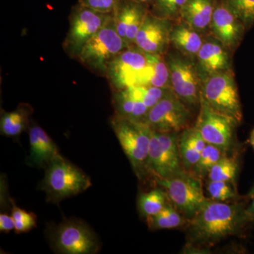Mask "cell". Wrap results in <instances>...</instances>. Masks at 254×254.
Instances as JSON below:
<instances>
[{"mask_svg": "<svg viewBox=\"0 0 254 254\" xmlns=\"http://www.w3.org/2000/svg\"><path fill=\"white\" fill-rule=\"evenodd\" d=\"M121 0H78L79 4L100 12L111 14Z\"/></svg>", "mask_w": 254, "mask_h": 254, "instance_id": "cell-33", "label": "cell"}, {"mask_svg": "<svg viewBox=\"0 0 254 254\" xmlns=\"http://www.w3.org/2000/svg\"><path fill=\"white\" fill-rule=\"evenodd\" d=\"M30 154L26 163L28 166L46 168L60 156L58 146L46 131L38 125L30 127Z\"/></svg>", "mask_w": 254, "mask_h": 254, "instance_id": "cell-17", "label": "cell"}, {"mask_svg": "<svg viewBox=\"0 0 254 254\" xmlns=\"http://www.w3.org/2000/svg\"><path fill=\"white\" fill-rule=\"evenodd\" d=\"M172 27L168 19L148 11L135 39V46L148 54L162 55L168 48Z\"/></svg>", "mask_w": 254, "mask_h": 254, "instance_id": "cell-14", "label": "cell"}, {"mask_svg": "<svg viewBox=\"0 0 254 254\" xmlns=\"http://www.w3.org/2000/svg\"><path fill=\"white\" fill-rule=\"evenodd\" d=\"M113 18V13L100 12L78 3L71 9L69 28L63 48L71 58H77L87 42Z\"/></svg>", "mask_w": 254, "mask_h": 254, "instance_id": "cell-8", "label": "cell"}, {"mask_svg": "<svg viewBox=\"0 0 254 254\" xmlns=\"http://www.w3.org/2000/svg\"><path fill=\"white\" fill-rule=\"evenodd\" d=\"M201 96L213 109L231 117L239 124L242 122V105L231 70L206 76Z\"/></svg>", "mask_w": 254, "mask_h": 254, "instance_id": "cell-9", "label": "cell"}, {"mask_svg": "<svg viewBox=\"0 0 254 254\" xmlns=\"http://www.w3.org/2000/svg\"><path fill=\"white\" fill-rule=\"evenodd\" d=\"M227 155L218 147L206 143L197 163L190 173L200 179L208 176L209 172L223 155Z\"/></svg>", "mask_w": 254, "mask_h": 254, "instance_id": "cell-28", "label": "cell"}, {"mask_svg": "<svg viewBox=\"0 0 254 254\" xmlns=\"http://www.w3.org/2000/svg\"><path fill=\"white\" fill-rule=\"evenodd\" d=\"M195 128L207 143L215 145L227 154L233 146L235 128L240 124L231 117L213 109L201 95Z\"/></svg>", "mask_w": 254, "mask_h": 254, "instance_id": "cell-10", "label": "cell"}, {"mask_svg": "<svg viewBox=\"0 0 254 254\" xmlns=\"http://www.w3.org/2000/svg\"><path fill=\"white\" fill-rule=\"evenodd\" d=\"M178 143L182 165L185 170L190 172L199 159L207 143L198 130L193 127L182 131L179 136Z\"/></svg>", "mask_w": 254, "mask_h": 254, "instance_id": "cell-21", "label": "cell"}, {"mask_svg": "<svg viewBox=\"0 0 254 254\" xmlns=\"http://www.w3.org/2000/svg\"><path fill=\"white\" fill-rule=\"evenodd\" d=\"M177 133H164L151 129L146 173L156 180L170 178L185 171L182 165Z\"/></svg>", "mask_w": 254, "mask_h": 254, "instance_id": "cell-7", "label": "cell"}, {"mask_svg": "<svg viewBox=\"0 0 254 254\" xmlns=\"http://www.w3.org/2000/svg\"><path fill=\"white\" fill-rule=\"evenodd\" d=\"M170 41L182 53L190 57L196 56L203 44L199 32L187 23L172 28Z\"/></svg>", "mask_w": 254, "mask_h": 254, "instance_id": "cell-24", "label": "cell"}, {"mask_svg": "<svg viewBox=\"0 0 254 254\" xmlns=\"http://www.w3.org/2000/svg\"><path fill=\"white\" fill-rule=\"evenodd\" d=\"M248 198L250 200V203L247 205V213L252 223L254 222V185L249 193Z\"/></svg>", "mask_w": 254, "mask_h": 254, "instance_id": "cell-35", "label": "cell"}, {"mask_svg": "<svg viewBox=\"0 0 254 254\" xmlns=\"http://www.w3.org/2000/svg\"><path fill=\"white\" fill-rule=\"evenodd\" d=\"M245 25L226 3H215L210 27L225 48L232 49L240 43Z\"/></svg>", "mask_w": 254, "mask_h": 254, "instance_id": "cell-16", "label": "cell"}, {"mask_svg": "<svg viewBox=\"0 0 254 254\" xmlns=\"http://www.w3.org/2000/svg\"><path fill=\"white\" fill-rule=\"evenodd\" d=\"M48 239L53 250L63 254H94L100 250V241L86 222L67 219L49 229Z\"/></svg>", "mask_w": 254, "mask_h": 254, "instance_id": "cell-5", "label": "cell"}, {"mask_svg": "<svg viewBox=\"0 0 254 254\" xmlns=\"http://www.w3.org/2000/svg\"><path fill=\"white\" fill-rule=\"evenodd\" d=\"M247 204L209 199L187 222L188 242L193 248H208L227 237L240 233L252 223Z\"/></svg>", "mask_w": 254, "mask_h": 254, "instance_id": "cell-1", "label": "cell"}, {"mask_svg": "<svg viewBox=\"0 0 254 254\" xmlns=\"http://www.w3.org/2000/svg\"><path fill=\"white\" fill-rule=\"evenodd\" d=\"M147 65L142 78L141 86L171 88L168 64L162 55L146 53Z\"/></svg>", "mask_w": 254, "mask_h": 254, "instance_id": "cell-23", "label": "cell"}, {"mask_svg": "<svg viewBox=\"0 0 254 254\" xmlns=\"http://www.w3.org/2000/svg\"><path fill=\"white\" fill-rule=\"evenodd\" d=\"M206 190L210 200L229 202L238 196L235 183L231 182L208 180Z\"/></svg>", "mask_w": 254, "mask_h": 254, "instance_id": "cell-29", "label": "cell"}, {"mask_svg": "<svg viewBox=\"0 0 254 254\" xmlns=\"http://www.w3.org/2000/svg\"><path fill=\"white\" fill-rule=\"evenodd\" d=\"M131 1H136V2L138 3H141V4L148 5L152 4L153 0H131Z\"/></svg>", "mask_w": 254, "mask_h": 254, "instance_id": "cell-36", "label": "cell"}, {"mask_svg": "<svg viewBox=\"0 0 254 254\" xmlns=\"http://www.w3.org/2000/svg\"><path fill=\"white\" fill-rule=\"evenodd\" d=\"M11 201V215L14 220L15 232L16 234L25 233L31 231L37 227V217L35 214L29 213L23 209L18 208Z\"/></svg>", "mask_w": 254, "mask_h": 254, "instance_id": "cell-30", "label": "cell"}, {"mask_svg": "<svg viewBox=\"0 0 254 254\" xmlns=\"http://www.w3.org/2000/svg\"><path fill=\"white\" fill-rule=\"evenodd\" d=\"M190 108L170 89L148 112L145 124L153 131L179 133L190 127Z\"/></svg>", "mask_w": 254, "mask_h": 254, "instance_id": "cell-11", "label": "cell"}, {"mask_svg": "<svg viewBox=\"0 0 254 254\" xmlns=\"http://www.w3.org/2000/svg\"><path fill=\"white\" fill-rule=\"evenodd\" d=\"M215 6L214 0H187L180 16L197 31H204L210 26Z\"/></svg>", "mask_w": 254, "mask_h": 254, "instance_id": "cell-19", "label": "cell"}, {"mask_svg": "<svg viewBox=\"0 0 254 254\" xmlns=\"http://www.w3.org/2000/svg\"><path fill=\"white\" fill-rule=\"evenodd\" d=\"M40 187L47 200L58 203L64 199L83 193L92 185L91 179L81 169L61 155L46 167Z\"/></svg>", "mask_w": 254, "mask_h": 254, "instance_id": "cell-2", "label": "cell"}, {"mask_svg": "<svg viewBox=\"0 0 254 254\" xmlns=\"http://www.w3.org/2000/svg\"><path fill=\"white\" fill-rule=\"evenodd\" d=\"M111 125L122 148L138 178L146 173L151 128L145 123H136L115 115Z\"/></svg>", "mask_w": 254, "mask_h": 254, "instance_id": "cell-4", "label": "cell"}, {"mask_svg": "<svg viewBox=\"0 0 254 254\" xmlns=\"http://www.w3.org/2000/svg\"><path fill=\"white\" fill-rule=\"evenodd\" d=\"M240 170V163L236 156L223 155L209 172L210 181L231 182L235 183Z\"/></svg>", "mask_w": 254, "mask_h": 254, "instance_id": "cell-27", "label": "cell"}, {"mask_svg": "<svg viewBox=\"0 0 254 254\" xmlns=\"http://www.w3.org/2000/svg\"><path fill=\"white\" fill-rule=\"evenodd\" d=\"M249 141H250V145H252V148H253L254 150V128L253 131H252V133H251Z\"/></svg>", "mask_w": 254, "mask_h": 254, "instance_id": "cell-37", "label": "cell"}, {"mask_svg": "<svg viewBox=\"0 0 254 254\" xmlns=\"http://www.w3.org/2000/svg\"><path fill=\"white\" fill-rule=\"evenodd\" d=\"M113 100L115 115L136 123H145L150 109L133 96L129 88L114 91Z\"/></svg>", "mask_w": 254, "mask_h": 254, "instance_id": "cell-20", "label": "cell"}, {"mask_svg": "<svg viewBox=\"0 0 254 254\" xmlns=\"http://www.w3.org/2000/svg\"><path fill=\"white\" fill-rule=\"evenodd\" d=\"M170 202L166 192L163 189H155L139 195L138 208L141 215L147 218L161 211Z\"/></svg>", "mask_w": 254, "mask_h": 254, "instance_id": "cell-26", "label": "cell"}, {"mask_svg": "<svg viewBox=\"0 0 254 254\" xmlns=\"http://www.w3.org/2000/svg\"><path fill=\"white\" fill-rule=\"evenodd\" d=\"M15 229L14 220L12 215L6 213L0 214V230L1 232L8 233Z\"/></svg>", "mask_w": 254, "mask_h": 254, "instance_id": "cell-34", "label": "cell"}, {"mask_svg": "<svg viewBox=\"0 0 254 254\" xmlns=\"http://www.w3.org/2000/svg\"><path fill=\"white\" fill-rule=\"evenodd\" d=\"M33 108L26 103H21L11 112L2 110L0 119V131L3 136L17 137L24 131H29L30 117Z\"/></svg>", "mask_w": 254, "mask_h": 254, "instance_id": "cell-22", "label": "cell"}, {"mask_svg": "<svg viewBox=\"0 0 254 254\" xmlns=\"http://www.w3.org/2000/svg\"><path fill=\"white\" fill-rule=\"evenodd\" d=\"M127 48L117 31L113 15L109 22L87 42L76 59L93 72L105 76L110 62Z\"/></svg>", "mask_w": 254, "mask_h": 254, "instance_id": "cell-3", "label": "cell"}, {"mask_svg": "<svg viewBox=\"0 0 254 254\" xmlns=\"http://www.w3.org/2000/svg\"><path fill=\"white\" fill-rule=\"evenodd\" d=\"M156 182L166 192L174 206L188 220L209 200L205 196L201 179L187 170L170 178L156 180Z\"/></svg>", "mask_w": 254, "mask_h": 254, "instance_id": "cell-6", "label": "cell"}, {"mask_svg": "<svg viewBox=\"0 0 254 254\" xmlns=\"http://www.w3.org/2000/svg\"><path fill=\"white\" fill-rule=\"evenodd\" d=\"M147 225L150 230H170L183 226L187 224L188 220L175 206L171 202L168 203L158 213L145 218Z\"/></svg>", "mask_w": 254, "mask_h": 254, "instance_id": "cell-25", "label": "cell"}, {"mask_svg": "<svg viewBox=\"0 0 254 254\" xmlns=\"http://www.w3.org/2000/svg\"><path fill=\"white\" fill-rule=\"evenodd\" d=\"M148 12L147 5L131 0H121L113 11L115 27L128 48L135 46L137 33Z\"/></svg>", "mask_w": 254, "mask_h": 254, "instance_id": "cell-15", "label": "cell"}, {"mask_svg": "<svg viewBox=\"0 0 254 254\" xmlns=\"http://www.w3.org/2000/svg\"><path fill=\"white\" fill-rule=\"evenodd\" d=\"M245 26L254 22V0H223Z\"/></svg>", "mask_w": 254, "mask_h": 254, "instance_id": "cell-32", "label": "cell"}, {"mask_svg": "<svg viewBox=\"0 0 254 254\" xmlns=\"http://www.w3.org/2000/svg\"><path fill=\"white\" fill-rule=\"evenodd\" d=\"M187 1V0H153L151 13L159 17L169 19L180 15V11Z\"/></svg>", "mask_w": 254, "mask_h": 254, "instance_id": "cell-31", "label": "cell"}, {"mask_svg": "<svg viewBox=\"0 0 254 254\" xmlns=\"http://www.w3.org/2000/svg\"><path fill=\"white\" fill-rule=\"evenodd\" d=\"M172 89L188 107L200 105L201 86L194 65L180 55H170L166 60Z\"/></svg>", "mask_w": 254, "mask_h": 254, "instance_id": "cell-13", "label": "cell"}, {"mask_svg": "<svg viewBox=\"0 0 254 254\" xmlns=\"http://www.w3.org/2000/svg\"><path fill=\"white\" fill-rule=\"evenodd\" d=\"M225 48L222 43L217 42L203 43L196 57L205 76L231 70L230 57Z\"/></svg>", "mask_w": 254, "mask_h": 254, "instance_id": "cell-18", "label": "cell"}, {"mask_svg": "<svg viewBox=\"0 0 254 254\" xmlns=\"http://www.w3.org/2000/svg\"><path fill=\"white\" fill-rule=\"evenodd\" d=\"M146 65V53L136 46L131 47L110 62L105 77L114 91L141 86Z\"/></svg>", "mask_w": 254, "mask_h": 254, "instance_id": "cell-12", "label": "cell"}]
</instances>
